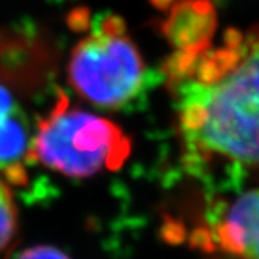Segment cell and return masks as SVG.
I'll return each mask as SVG.
<instances>
[{
  "label": "cell",
  "mask_w": 259,
  "mask_h": 259,
  "mask_svg": "<svg viewBox=\"0 0 259 259\" xmlns=\"http://www.w3.org/2000/svg\"><path fill=\"white\" fill-rule=\"evenodd\" d=\"M186 153L197 161L259 165V25L224 44L165 61Z\"/></svg>",
  "instance_id": "1"
},
{
  "label": "cell",
  "mask_w": 259,
  "mask_h": 259,
  "mask_svg": "<svg viewBox=\"0 0 259 259\" xmlns=\"http://www.w3.org/2000/svg\"><path fill=\"white\" fill-rule=\"evenodd\" d=\"M8 259H70L64 251L50 245H34L11 254Z\"/></svg>",
  "instance_id": "8"
},
{
  "label": "cell",
  "mask_w": 259,
  "mask_h": 259,
  "mask_svg": "<svg viewBox=\"0 0 259 259\" xmlns=\"http://www.w3.org/2000/svg\"><path fill=\"white\" fill-rule=\"evenodd\" d=\"M217 27V14L211 0H174L161 25L177 53H197L208 49Z\"/></svg>",
  "instance_id": "5"
},
{
  "label": "cell",
  "mask_w": 259,
  "mask_h": 259,
  "mask_svg": "<svg viewBox=\"0 0 259 259\" xmlns=\"http://www.w3.org/2000/svg\"><path fill=\"white\" fill-rule=\"evenodd\" d=\"M17 231V209L7 183L0 178V254H2Z\"/></svg>",
  "instance_id": "7"
},
{
  "label": "cell",
  "mask_w": 259,
  "mask_h": 259,
  "mask_svg": "<svg viewBox=\"0 0 259 259\" xmlns=\"http://www.w3.org/2000/svg\"><path fill=\"white\" fill-rule=\"evenodd\" d=\"M205 244L240 259H259V188L231 203Z\"/></svg>",
  "instance_id": "4"
},
{
  "label": "cell",
  "mask_w": 259,
  "mask_h": 259,
  "mask_svg": "<svg viewBox=\"0 0 259 259\" xmlns=\"http://www.w3.org/2000/svg\"><path fill=\"white\" fill-rule=\"evenodd\" d=\"M132 153L123 130L105 117L72 108L60 92L49 114L38 122L30 159L69 178L117 170Z\"/></svg>",
  "instance_id": "2"
},
{
  "label": "cell",
  "mask_w": 259,
  "mask_h": 259,
  "mask_svg": "<svg viewBox=\"0 0 259 259\" xmlns=\"http://www.w3.org/2000/svg\"><path fill=\"white\" fill-rule=\"evenodd\" d=\"M31 132L27 116L11 92L0 84V170L24 178V162L30 159Z\"/></svg>",
  "instance_id": "6"
},
{
  "label": "cell",
  "mask_w": 259,
  "mask_h": 259,
  "mask_svg": "<svg viewBox=\"0 0 259 259\" xmlns=\"http://www.w3.org/2000/svg\"><path fill=\"white\" fill-rule=\"evenodd\" d=\"M67 73L72 88L89 103L120 108L142 89L145 64L123 19L109 14L73 47Z\"/></svg>",
  "instance_id": "3"
}]
</instances>
